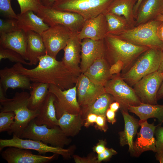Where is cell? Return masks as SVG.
Segmentation results:
<instances>
[{
	"mask_svg": "<svg viewBox=\"0 0 163 163\" xmlns=\"http://www.w3.org/2000/svg\"><path fill=\"white\" fill-rule=\"evenodd\" d=\"M56 0H41L42 5L45 6L51 7Z\"/></svg>",
	"mask_w": 163,
	"mask_h": 163,
	"instance_id": "obj_48",
	"label": "cell"
},
{
	"mask_svg": "<svg viewBox=\"0 0 163 163\" xmlns=\"http://www.w3.org/2000/svg\"><path fill=\"white\" fill-rule=\"evenodd\" d=\"M73 34L62 25L50 26L40 34L46 54L56 58L59 51L65 47Z\"/></svg>",
	"mask_w": 163,
	"mask_h": 163,
	"instance_id": "obj_12",
	"label": "cell"
},
{
	"mask_svg": "<svg viewBox=\"0 0 163 163\" xmlns=\"http://www.w3.org/2000/svg\"><path fill=\"white\" fill-rule=\"evenodd\" d=\"M115 101L113 97L109 94L105 93L98 97L94 103L89 107L82 110L85 118L89 113L97 115H106L110 104Z\"/></svg>",
	"mask_w": 163,
	"mask_h": 163,
	"instance_id": "obj_33",
	"label": "cell"
},
{
	"mask_svg": "<svg viewBox=\"0 0 163 163\" xmlns=\"http://www.w3.org/2000/svg\"><path fill=\"white\" fill-rule=\"evenodd\" d=\"M136 1L137 0H113L103 13L109 12L123 16L133 27L135 26V22L134 9Z\"/></svg>",
	"mask_w": 163,
	"mask_h": 163,
	"instance_id": "obj_29",
	"label": "cell"
},
{
	"mask_svg": "<svg viewBox=\"0 0 163 163\" xmlns=\"http://www.w3.org/2000/svg\"><path fill=\"white\" fill-rule=\"evenodd\" d=\"M110 65L105 57L94 62L83 73L95 84L104 86L113 75L110 72Z\"/></svg>",
	"mask_w": 163,
	"mask_h": 163,
	"instance_id": "obj_23",
	"label": "cell"
},
{
	"mask_svg": "<svg viewBox=\"0 0 163 163\" xmlns=\"http://www.w3.org/2000/svg\"><path fill=\"white\" fill-rule=\"evenodd\" d=\"M1 152L2 157L8 163H46L59 155L55 154L50 156L35 155L29 149L11 146Z\"/></svg>",
	"mask_w": 163,
	"mask_h": 163,
	"instance_id": "obj_16",
	"label": "cell"
},
{
	"mask_svg": "<svg viewBox=\"0 0 163 163\" xmlns=\"http://www.w3.org/2000/svg\"><path fill=\"white\" fill-rule=\"evenodd\" d=\"M19 30L17 19L12 18L0 19V35Z\"/></svg>",
	"mask_w": 163,
	"mask_h": 163,
	"instance_id": "obj_37",
	"label": "cell"
},
{
	"mask_svg": "<svg viewBox=\"0 0 163 163\" xmlns=\"http://www.w3.org/2000/svg\"><path fill=\"white\" fill-rule=\"evenodd\" d=\"M117 153V152L113 148H106L104 152L97 154V158L98 163H101L102 161H108L113 155Z\"/></svg>",
	"mask_w": 163,
	"mask_h": 163,
	"instance_id": "obj_41",
	"label": "cell"
},
{
	"mask_svg": "<svg viewBox=\"0 0 163 163\" xmlns=\"http://www.w3.org/2000/svg\"><path fill=\"white\" fill-rule=\"evenodd\" d=\"M81 47L80 67L81 73H84L94 62L105 57L104 39L95 40L84 38L82 40Z\"/></svg>",
	"mask_w": 163,
	"mask_h": 163,
	"instance_id": "obj_17",
	"label": "cell"
},
{
	"mask_svg": "<svg viewBox=\"0 0 163 163\" xmlns=\"http://www.w3.org/2000/svg\"><path fill=\"white\" fill-rule=\"evenodd\" d=\"M120 105L119 102L114 101L110 105L109 108L115 112H116L120 108Z\"/></svg>",
	"mask_w": 163,
	"mask_h": 163,
	"instance_id": "obj_47",
	"label": "cell"
},
{
	"mask_svg": "<svg viewBox=\"0 0 163 163\" xmlns=\"http://www.w3.org/2000/svg\"><path fill=\"white\" fill-rule=\"evenodd\" d=\"M158 36L163 43V22L160 26L158 31Z\"/></svg>",
	"mask_w": 163,
	"mask_h": 163,
	"instance_id": "obj_49",
	"label": "cell"
},
{
	"mask_svg": "<svg viewBox=\"0 0 163 163\" xmlns=\"http://www.w3.org/2000/svg\"><path fill=\"white\" fill-rule=\"evenodd\" d=\"M162 57L159 68L158 71L159 72L163 73V47L162 48Z\"/></svg>",
	"mask_w": 163,
	"mask_h": 163,
	"instance_id": "obj_53",
	"label": "cell"
},
{
	"mask_svg": "<svg viewBox=\"0 0 163 163\" xmlns=\"http://www.w3.org/2000/svg\"><path fill=\"white\" fill-rule=\"evenodd\" d=\"M36 14L50 27L57 25H62L73 33H77L81 30L85 21L78 14L56 10L42 5Z\"/></svg>",
	"mask_w": 163,
	"mask_h": 163,
	"instance_id": "obj_8",
	"label": "cell"
},
{
	"mask_svg": "<svg viewBox=\"0 0 163 163\" xmlns=\"http://www.w3.org/2000/svg\"><path fill=\"white\" fill-rule=\"evenodd\" d=\"M144 0H137L136 3L135 5L134 9V11L135 19L139 8L142 2Z\"/></svg>",
	"mask_w": 163,
	"mask_h": 163,
	"instance_id": "obj_51",
	"label": "cell"
},
{
	"mask_svg": "<svg viewBox=\"0 0 163 163\" xmlns=\"http://www.w3.org/2000/svg\"><path fill=\"white\" fill-rule=\"evenodd\" d=\"M162 22L152 20L113 36L138 45L162 49L163 43L158 34Z\"/></svg>",
	"mask_w": 163,
	"mask_h": 163,
	"instance_id": "obj_5",
	"label": "cell"
},
{
	"mask_svg": "<svg viewBox=\"0 0 163 163\" xmlns=\"http://www.w3.org/2000/svg\"><path fill=\"white\" fill-rule=\"evenodd\" d=\"M140 131L137 133V137L134 141V152L133 155L138 157L143 152L149 151L156 152V139L154 137L155 129L158 125L154 123H149L147 120L139 121Z\"/></svg>",
	"mask_w": 163,
	"mask_h": 163,
	"instance_id": "obj_15",
	"label": "cell"
},
{
	"mask_svg": "<svg viewBox=\"0 0 163 163\" xmlns=\"http://www.w3.org/2000/svg\"><path fill=\"white\" fill-rule=\"evenodd\" d=\"M31 81L26 76L16 72L12 67H5L0 70V87L6 93L9 88L30 90Z\"/></svg>",
	"mask_w": 163,
	"mask_h": 163,
	"instance_id": "obj_20",
	"label": "cell"
},
{
	"mask_svg": "<svg viewBox=\"0 0 163 163\" xmlns=\"http://www.w3.org/2000/svg\"><path fill=\"white\" fill-rule=\"evenodd\" d=\"M38 59V65L32 69H27L20 63H16L12 67L33 82L53 85L63 90L75 85L80 75L69 69L62 61H58L46 53Z\"/></svg>",
	"mask_w": 163,
	"mask_h": 163,
	"instance_id": "obj_1",
	"label": "cell"
},
{
	"mask_svg": "<svg viewBox=\"0 0 163 163\" xmlns=\"http://www.w3.org/2000/svg\"><path fill=\"white\" fill-rule=\"evenodd\" d=\"M19 5L20 14L31 11L37 14L42 5L41 0H17Z\"/></svg>",
	"mask_w": 163,
	"mask_h": 163,
	"instance_id": "obj_36",
	"label": "cell"
},
{
	"mask_svg": "<svg viewBox=\"0 0 163 163\" xmlns=\"http://www.w3.org/2000/svg\"><path fill=\"white\" fill-rule=\"evenodd\" d=\"M163 98V80L157 94V100Z\"/></svg>",
	"mask_w": 163,
	"mask_h": 163,
	"instance_id": "obj_50",
	"label": "cell"
},
{
	"mask_svg": "<svg viewBox=\"0 0 163 163\" xmlns=\"http://www.w3.org/2000/svg\"><path fill=\"white\" fill-rule=\"evenodd\" d=\"M155 20L158 21L163 22V14H161L158 15Z\"/></svg>",
	"mask_w": 163,
	"mask_h": 163,
	"instance_id": "obj_54",
	"label": "cell"
},
{
	"mask_svg": "<svg viewBox=\"0 0 163 163\" xmlns=\"http://www.w3.org/2000/svg\"><path fill=\"white\" fill-rule=\"evenodd\" d=\"M156 139V153L163 152V127L158 125L155 132Z\"/></svg>",
	"mask_w": 163,
	"mask_h": 163,
	"instance_id": "obj_39",
	"label": "cell"
},
{
	"mask_svg": "<svg viewBox=\"0 0 163 163\" xmlns=\"http://www.w3.org/2000/svg\"><path fill=\"white\" fill-rule=\"evenodd\" d=\"M73 33L63 49L64 55L62 61L69 69L80 75L81 42L78 33Z\"/></svg>",
	"mask_w": 163,
	"mask_h": 163,
	"instance_id": "obj_19",
	"label": "cell"
},
{
	"mask_svg": "<svg viewBox=\"0 0 163 163\" xmlns=\"http://www.w3.org/2000/svg\"><path fill=\"white\" fill-rule=\"evenodd\" d=\"M155 157L156 160L160 163H163V152L159 153H156Z\"/></svg>",
	"mask_w": 163,
	"mask_h": 163,
	"instance_id": "obj_52",
	"label": "cell"
},
{
	"mask_svg": "<svg viewBox=\"0 0 163 163\" xmlns=\"http://www.w3.org/2000/svg\"><path fill=\"white\" fill-rule=\"evenodd\" d=\"M97 115L93 113H89L86 116L85 118L84 126L88 127L95 123Z\"/></svg>",
	"mask_w": 163,
	"mask_h": 163,
	"instance_id": "obj_45",
	"label": "cell"
},
{
	"mask_svg": "<svg viewBox=\"0 0 163 163\" xmlns=\"http://www.w3.org/2000/svg\"><path fill=\"white\" fill-rule=\"evenodd\" d=\"M106 140H99L97 143L93 147L94 152H96L97 154L102 152L106 148Z\"/></svg>",
	"mask_w": 163,
	"mask_h": 163,
	"instance_id": "obj_44",
	"label": "cell"
},
{
	"mask_svg": "<svg viewBox=\"0 0 163 163\" xmlns=\"http://www.w3.org/2000/svg\"><path fill=\"white\" fill-rule=\"evenodd\" d=\"M15 147L37 151L40 155L51 152L60 155L65 159H69L73 155L74 147L71 146L66 149L48 145L42 142L31 139H24L13 135L10 139H0V151L8 147Z\"/></svg>",
	"mask_w": 163,
	"mask_h": 163,
	"instance_id": "obj_10",
	"label": "cell"
},
{
	"mask_svg": "<svg viewBox=\"0 0 163 163\" xmlns=\"http://www.w3.org/2000/svg\"><path fill=\"white\" fill-rule=\"evenodd\" d=\"M120 110L124 120V127L123 130L118 133L120 143L122 146L128 145L129 151L133 155L134 152L133 139L140 126L139 121L129 114L128 111Z\"/></svg>",
	"mask_w": 163,
	"mask_h": 163,
	"instance_id": "obj_24",
	"label": "cell"
},
{
	"mask_svg": "<svg viewBox=\"0 0 163 163\" xmlns=\"http://www.w3.org/2000/svg\"><path fill=\"white\" fill-rule=\"evenodd\" d=\"M123 67V62L118 60L110 66V72L112 75H121V72L122 71Z\"/></svg>",
	"mask_w": 163,
	"mask_h": 163,
	"instance_id": "obj_43",
	"label": "cell"
},
{
	"mask_svg": "<svg viewBox=\"0 0 163 163\" xmlns=\"http://www.w3.org/2000/svg\"><path fill=\"white\" fill-rule=\"evenodd\" d=\"M72 157L76 163H98L97 156L92 153L86 157H81L76 155H73Z\"/></svg>",
	"mask_w": 163,
	"mask_h": 163,
	"instance_id": "obj_40",
	"label": "cell"
},
{
	"mask_svg": "<svg viewBox=\"0 0 163 163\" xmlns=\"http://www.w3.org/2000/svg\"><path fill=\"white\" fill-rule=\"evenodd\" d=\"M163 80V73L156 71L141 79L133 89L141 103L157 104V94Z\"/></svg>",
	"mask_w": 163,
	"mask_h": 163,
	"instance_id": "obj_13",
	"label": "cell"
},
{
	"mask_svg": "<svg viewBox=\"0 0 163 163\" xmlns=\"http://www.w3.org/2000/svg\"><path fill=\"white\" fill-rule=\"evenodd\" d=\"M162 49L150 48L136 61L126 72L121 74L130 86L134 85L144 76L158 71L162 57Z\"/></svg>",
	"mask_w": 163,
	"mask_h": 163,
	"instance_id": "obj_4",
	"label": "cell"
},
{
	"mask_svg": "<svg viewBox=\"0 0 163 163\" xmlns=\"http://www.w3.org/2000/svg\"><path fill=\"white\" fill-rule=\"evenodd\" d=\"M68 137L59 126L49 128L45 125H38L34 119L29 123L20 138L39 141L52 146L64 148L72 141Z\"/></svg>",
	"mask_w": 163,
	"mask_h": 163,
	"instance_id": "obj_6",
	"label": "cell"
},
{
	"mask_svg": "<svg viewBox=\"0 0 163 163\" xmlns=\"http://www.w3.org/2000/svg\"><path fill=\"white\" fill-rule=\"evenodd\" d=\"M85 118L82 113H64L58 119V126L68 137L78 134L84 126Z\"/></svg>",
	"mask_w": 163,
	"mask_h": 163,
	"instance_id": "obj_28",
	"label": "cell"
},
{
	"mask_svg": "<svg viewBox=\"0 0 163 163\" xmlns=\"http://www.w3.org/2000/svg\"><path fill=\"white\" fill-rule=\"evenodd\" d=\"M106 116L107 121L110 123L113 124L116 122L115 112L111 110L109 108L106 111Z\"/></svg>",
	"mask_w": 163,
	"mask_h": 163,
	"instance_id": "obj_46",
	"label": "cell"
},
{
	"mask_svg": "<svg viewBox=\"0 0 163 163\" xmlns=\"http://www.w3.org/2000/svg\"><path fill=\"white\" fill-rule=\"evenodd\" d=\"M104 40L105 57L110 66L118 60L123 63L121 74L129 70L137 59L150 48L138 45L109 34L107 35Z\"/></svg>",
	"mask_w": 163,
	"mask_h": 163,
	"instance_id": "obj_3",
	"label": "cell"
},
{
	"mask_svg": "<svg viewBox=\"0 0 163 163\" xmlns=\"http://www.w3.org/2000/svg\"><path fill=\"white\" fill-rule=\"evenodd\" d=\"M15 115L12 111L0 112V132H8L14 122Z\"/></svg>",
	"mask_w": 163,
	"mask_h": 163,
	"instance_id": "obj_35",
	"label": "cell"
},
{
	"mask_svg": "<svg viewBox=\"0 0 163 163\" xmlns=\"http://www.w3.org/2000/svg\"><path fill=\"white\" fill-rule=\"evenodd\" d=\"M0 36V47L15 50L21 55L26 60H28L27 38L25 32L19 30Z\"/></svg>",
	"mask_w": 163,
	"mask_h": 163,
	"instance_id": "obj_21",
	"label": "cell"
},
{
	"mask_svg": "<svg viewBox=\"0 0 163 163\" xmlns=\"http://www.w3.org/2000/svg\"><path fill=\"white\" fill-rule=\"evenodd\" d=\"M30 94L26 91L16 92L11 98L0 100V112L12 111L15 116L14 122L8 132L20 137L29 123L39 114V109L32 110L28 108Z\"/></svg>",
	"mask_w": 163,
	"mask_h": 163,
	"instance_id": "obj_2",
	"label": "cell"
},
{
	"mask_svg": "<svg viewBox=\"0 0 163 163\" xmlns=\"http://www.w3.org/2000/svg\"><path fill=\"white\" fill-rule=\"evenodd\" d=\"M0 13L8 18L17 19L18 15L13 10L11 0H0Z\"/></svg>",
	"mask_w": 163,
	"mask_h": 163,
	"instance_id": "obj_38",
	"label": "cell"
},
{
	"mask_svg": "<svg viewBox=\"0 0 163 163\" xmlns=\"http://www.w3.org/2000/svg\"><path fill=\"white\" fill-rule=\"evenodd\" d=\"M107 121L106 115H98L95 123V128L104 133L106 132L108 129Z\"/></svg>",
	"mask_w": 163,
	"mask_h": 163,
	"instance_id": "obj_42",
	"label": "cell"
},
{
	"mask_svg": "<svg viewBox=\"0 0 163 163\" xmlns=\"http://www.w3.org/2000/svg\"><path fill=\"white\" fill-rule=\"evenodd\" d=\"M163 14V0H144L138 9L135 26L155 19Z\"/></svg>",
	"mask_w": 163,
	"mask_h": 163,
	"instance_id": "obj_25",
	"label": "cell"
},
{
	"mask_svg": "<svg viewBox=\"0 0 163 163\" xmlns=\"http://www.w3.org/2000/svg\"><path fill=\"white\" fill-rule=\"evenodd\" d=\"M108 34L107 23L104 14L85 20L77 34L81 40L88 38L95 40L104 39Z\"/></svg>",
	"mask_w": 163,
	"mask_h": 163,
	"instance_id": "obj_18",
	"label": "cell"
},
{
	"mask_svg": "<svg viewBox=\"0 0 163 163\" xmlns=\"http://www.w3.org/2000/svg\"><path fill=\"white\" fill-rule=\"evenodd\" d=\"M128 111L135 114L140 120H147L151 118H156L163 123V104H151L141 103L137 106H131Z\"/></svg>",
	"mask_w": 163,
	"mask_h": 163,
	"instance_id": "obj_30",
	"label": "cell"
},
{
	"mask_svg": "<svg viewBox=\"0 0 163 163\" xmlns=\"http://www.w3.org/2000/svg\"><path fill=\"white\" fill-rule=\"evenodd\" d=\"M104 87L106 93L119 103L120 110L128 111L130 106H138L141 103L133 88L122 78L121 75H113Z\"/></svg>",
	"mask_w": 163,
	"mask_h": 163,
	"instance_id": "obj_9",
	"label": "cell"
},
{
	"mask_svg": "<svg viewBox=\"0 0 163 163\" xmlns=\"http://www.w3.org/2000/svg\"><path fill=\"white\" fill-rule=\"evenodd\" d=\"M56 100L55 95L49 92L39 109V115L35 119L37 125H45L49 128L59 126L54 104Z\"/></svg>",
	"mask_w": 163,
	"mask_h": 163,
	"instance_id": "obj_22",
	"label": "cell"
},
{
	"mask_svg": "<svg viewBox=\"0 0 163 163\" xmlns=\"http://www.w3.org/2000/svg\"><path fill=\"white\" fill-rule=\"evenodd\" d=\"M50 84L41 82H33L30 90L29 108L32 110L40 109L49 93Z\"/></svg>",
	"mask_w": 163,
	"mask_h": 163,
	"instance_id": "obj_31",
	"label": "cell"
},
{
	"mask_svg": "<svg viewBox=\"0 0 163 163\" xmlns=\"http://www.w3.org/2000/svg\"><path fill=\"white\" fill-rule=\"evenodd\" d=\"M17 19L18 28L26 33L31 31L40 34L47 29L50 26L40 17L32 11L17 14Z\"/></svg>",
	"mask_w": 163,
	"mask_h": 163,
	"instance_id": "obj_27",
	"label": "cell"
},
{
	"mask_svg": "<svg viewBox=\"0 0 163 163\" xmlns=\"http://www.w3.org/2000/svg\"><path fill=\"white\" fill-rule=\"evenodd\" d=\"M75 85L78 101L82 110L90 107L100 95L107 93L104 86L93 83L83 73L79 76Z\"/></svg>",
	"mask_w": 163,
	"mask_h": 163,
	"instance_id": "obj_14",
	"label": "cell"
},
{
	"mask_svg": "<svg viewBox=\"0 0 163 163\" xmlns=\"http://www.w3.org/2000/svg\"><path fill=\"white\" fill-rule=\"evenodd\" d=\"M49 92L56 97L54 102L56 115L58 119L64 113H82L81 108L77 98L76 86L63 90L53 85H50Z\"/></svg>",
	"mask_w": 163,
	"mask_h": 163,
	"instance_id": "obj_11",
	"label": "cell"
},
{
	"mask_svg": "<svg viewBox=\"0 0 163 163\" xmlns=\"http://www.w3.org/2000/svg\"><path fill=\"white\" fill-rule=\"evenodd\" d=\"M8 59L12 62L28 65V62L19 53L13 50L0 47V61Z\"/></svg>",
	"mask_w": 163,
	"mask_h": 163,
	"instance_id": "obj_34",
	"label": "cell"
},
{
	"mask_svg": "<svg viewBox=\"0 0 163 163\" xmlns=\"http://www.w3.org/2000/svg\"><path fill=\"white\" fill-rule=\"evenodd\" d=\"M103 14L107 22V34L115 36L133 27L123 16L109 12Z\"/></svg>",
	"mask_w": 163,
	"mask_h": 163,
	"instance_id": "obj_32",
	"label": "cell"
},
{
	"mask_svg": "<svg viewBox=\"0 0 163 163\" xmlns=\"http://www.w3.org/2000/svg\"><path fill=\"white\" fill-rule=\"evenodd\" d=\"M26 34L28 66L36 65L39 62L38 57L46 53V49L40 34L31 31Z\"/></svg>",
	"mask_w": 163,
	"mask_h": 163,
	"instance_id": "obj_26",
	"label": "cell"
},
{
	"mask_svg": "<svg viewBox=\"0 0 163 163\" xmlns=\"http://www.w3.org/2000/svg\"><path fill=\"white\" fill-rule=\"evenodd\" d=\"M113 0H56L51 7L75 13L85 20L103 13Z\"/></svg>",
	"mask_w": 163,
	"mask_h": 163,
	"instance_id": "obj_7",
	"label": "cell"
}]
</instances>
